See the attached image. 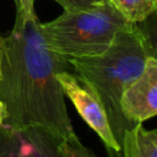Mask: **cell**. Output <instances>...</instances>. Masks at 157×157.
<instances>
[{"label": "cell", "mask_w": 157, "mask_h": 157, "mask_svg": "<svg viewBox=\"0 0 157 157\" xmlns=\"http://www.w3.org/2000/svg\"><path fill=\"white\" fill-rule=\"evenodd\" d=\"M75 71L70 61L52 50L37 15L16 12L13 28L0 36V101L6 107L5 125L43 126L64 139L74 131L65 96L56 75Z\"/></svg>", "instance_id": "obj_1"}, {"label": "cell", "mask_w": 157, "mask_h": 157, "mask_svg": "<svg viewBox=\"0 0 157 157\" xmlns=\"http://www.w3.org/2000/svg\"><path fill=\"white\" fill-rule=\"evenodd\" d=\"M151 55H155V50L148 36L137 23H131L115 36L104 53L69 59L76 74L99 96L113 135L120 146L124 132L132 128L120 110L121 93L141 74Z\"/></svg>", "instance_id": "obj_2"}, {"label": "cell", "mask_w": 157, "mask_h": 157, "mask_svg": "<svg viewBox=\"0 0 157 157\" xmlns=\"http://www.w3.org/2000/svg\"><path fill=\"white\" fill-rule=\"evenodd\" d=\"M129 22L109 0L91 9L64 11L49 22H40L48 47L69 59L104 53Z\"/></svg>", "instance_id": "obj_3"}, {"label": "cell", "mask_w": 157, "mask_h": 157, "mask_svg": "<svg viewBox=\"0 0 157 157\" xmlns=\"http://www.w3.org/2000/svg\"><path fill=\"white\" fill-rule=\"evenodd\" d=\"M64 96L76 108L85 123L99 136L110 157H123L121 146L115 140L103 103L94 88L76 71H61L56 75Z\"/></svg>", "instance_id": "obj_4"}, {"label": "cell", "mask_w": 157, "mask_h": 157, "mask_svg": "<svg viewBox=\"0 0 157 157\" xmlns=\"http://www.w3.org/2000/svg\"><path fill=\"white\" fill-rule=\"evenodd\" d=\"M120 110L134 126L153 118L157 113V59L147 58L141 74L124 90L120 97Z\"/></svg>", "instance_id": "obj_5"}, {"label": "cell", "mask_w": 157, "mask_h": 157, "mask_svg": "<svg viewBox=\"0 0 157 157\" xmlns=\"http://www.w3.org/2000/svg\"><path fill=\"white\" fill-rule=\"evenodd\" d=\"M63 139L50 130L31 125L22 129L0 125V157H59Z\"/></svg>", "instance_id": "obj_6"}, {"label": "cell", "mask_w": 157, "mask_h": 157, "mask_svg": "<svg viewBox=\"0 0 157 157\" xmlns=\"http://www.w3.org/2000/svg\"><path fill=\"white\" fill-rule=\"evenodd\" d=\"M123 157H157V131L135 124L126 130L121 141Z\"/></svg>", "instance_id": "obj_7"}, {"label": "cell", "mask_w": 157, "mask_h": 157, "mask_svg": "<svg viewBox=\"0 0 157 157\" xmlns=\"http://www.w3.org/2000/svg\"><path fill=\"white\" fill-rule=\"evenodd\" d=\"M113 6L131 23H139L157 9V0H109Z\"/></svg>", "instance_id": "obj_8"}, {"label": "cell", "mask_w": 157, "mask_h": 157, "mask_svg": "<svg viewBox=\"0 0 157 157\" xmlns=\"http://www.w3.org/2000/svg\"><path fill=\"white\" fill-rule=\"evenodd\" d=\"M58 155L59 157H97L92 150L86 147L80 141L75 131L69 134L59 142Z\"/></svg>", "instance_id": "obj_9"}, {"label": "cell", "mask_w": 157, "mask_h": 157, "mask_svg": "<svg viewBox=\"0 0 157 157\" xmlns=\"http://www.w3.org/2000/svg\"><path fill=\"white\" fill-rule=\"evenodd\" d=\"M54 1H56L64 9V11H80V10L91 9L105 0H54Z\"/></svg>", "instance_id": "obj_10"}, {"label": "cell", "mask_w": 157, "mask_h": 157, "mask_svg": "<svg viewBox=\"0 0 157 157\" xmlns=\"http://www.w3.org/2000/svg\"><path fill=\"white\" fill-rule=\"evenodd\" d=\"M15 2H16V12L21 13L22 16L32 17L36 15L33 0H15Z\"/></svg>", "instance_id": "obj_11"}, {"label": "cell", "mask_w": 157, "mask_h": 157, "mask_svg": "<svg viewBox=\"0 0 157 157\" xmlns=\"http://www.w3.org/2000/svg\"><path fill=\"white\" fill-rule=\"evenodd\" d=\"M5 119H6V107L0 101V125H2L5 123Z\"/></svg>", "instance_id": "obj_12"}]
</instances>
